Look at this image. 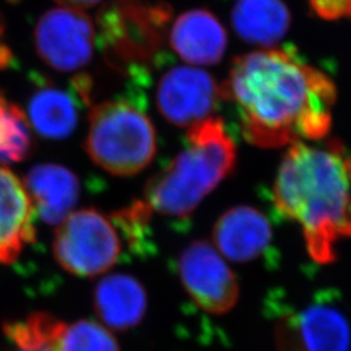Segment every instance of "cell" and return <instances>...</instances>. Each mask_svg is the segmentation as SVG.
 Returning <instances> with one entry per match:
<instances>
[{
	"label": "cell",
	"instance_id": "cell-1",
	"mask_svg": "<svg viewBox=\"0 0 351 351\" xmlns=\"http://www.w3.org/2000/svg\"><path fill=\"white\" fill-rule=\"evenodd\" d=\"M335 82L290 51H254L237 58L220 99L239 110L242 134L262 149L324 138L332 128Z\"/></svg>",
	"mask_w": 351,
	"mask_h": 351
},
{
	"label": "cell",
	"instance_id": "cell-2",
	"mask_svg": "<svg viewBox=\"0 0 351 351\" xmlns=\"http://www.w3.org/2000/svg\"><path fill=\"white\" fill-rule=\"evenodd\" d=\"M274 203L302 226L310 256L336 259L339 239L351 237V154L336 139L324 146L289 147L277 172Z\"/></svg>",
	"mask_w": 351,
	"mask_h": 351
},
{
	"label": "cell",
	"instance_id": "cell-3",
	"mask_svg": "<svg viewBox=\"0 0 351 351\" xmlns=\"http://www.w3.org/2000/svg\"><path fill=\"white\" fill-rule=\"evenodd\" d=\"M186 138V147L145 189L142 202L151 213L188 217L236 165V143L221 119L208 117L190 126Z\"/></svg>",
	"mask_w": 351,
	"mask_h": 351
},
{
	"label": "cell",
	"instance_id": "cell-4",
	"mask_svg": "<svg viewBox=\"0 0 351 351\" xmlns=\"http://www.w3.org/2000/svg\"><path fill=\"white\" fill-rule=\"evenodd\" d=\"M156 132L136 101H101L88 114L85 150L90 159L113 176L138 175L156 155Z\"/></svg>",
	"mask_w": 351,
	"mask_h": 351
},
{
	"label": "cell",
	"instance_id": "cell-5",
	"mask_svg": "<svg viewBox=\"0 0 351 351\" xmlns=\"http://www.w3.org/2000/svg\"><path fill=\"white\" fill-rule=\"evenodd\" d=\"M171 10L142 0H108L97 16V39L113 68L137 71L155 60Z\"/></svg>",
	"mask_w": 351,
	"mask_h": 351
},
{
	"label": "cell",
	"instance_id": "cell-6",
	"mask_svg": "<svg viewBox=\"0 0 351 351\" xmlns=\"http://www.w3.org/2000/svg\"><path fill=\"white\" fill-rule=\"evenodd\" d=\"M52 251L69 274L93 277L107 272L123 252L121 233L111 216L94 208L72 213L55 233Z\"/></svg>",
	"mask_w": 351,
	"mask_h": 351
},
{
	"label": "cell",
	"instance_id": "cell-7",
	"mask_svg": "<svg viewBox=\"0 0 351 351\" xmlns=\"http://www.w3.org/2000/svg\"><path fill=\"white\" fill-rule=\"evenodd\" d=\"M97 29L90 16L75 8H53L40 16L34 29L38 56L58 72L86 66L94 53Z\"/></svg>",
	"mask_w": 351,
	"mask_h": 351
},
{
	"label": "cell",
	"instance_id": "cell-8",
	"mask_svg": "<svg viewBox=\"0 0 351 351\" xmlns=\"http://www.w3.org/2000/svg\"><path fill=\"white\" fill-rule=\"evenodd\" d=\"M178 276L190 298L202 310L221 315L239 301L237 277L223 255L206 241H194L181 252Z\"/></svg>",
	"mask_w": 351,
	"mask_h": 351
},
{
	"label": "cell",
	"instance_id": "cell-9",
	"mask_svg": "<svg viewBox=\"0 0 351 351\" xmlns=\"http://www.w3.org/2000/svg\"><path fill=\"white\" fill-rule=\"evenodd\" d=\"M220 99L215 78L194 65L168 69L156 86V107L173 125L190 128L208 119Z\"/></svg>",
	"mask_w": 351,
	"mask_h": 351
},
{
	"label": "cell",
	"instance_id": "cell-10",
	"mask_svg": "<svg viewBox=\"0 0 351 351\" xmlns=\"http://www.w3.org/2000/svg\"><path fill=\"white\" fill-rule=\"evenodd\" d=\"M277 345L280 351H350V324L333 303L320 300L278 323Z\"/></svg>",
	"mask_w": 351,
	"mask_h": 351
},
{
	"label": "cell",
	"instance_id": "cell-11",
	"mask_svg": "<svg viewBox=\"0 0 351 351\" xmlns=\"http://www.w3.org/2000/svg\"><path fill=\"white\" fill-rule=\"evenodd\" d=\"M36 208L21 180L0 167V264L14 263L36 241Z\"/></svg>",
	"mask_w": 351,
	"mask_h": 351
},
{
	"label": "cell",
	"instance_id": "cell-12",
	"mask_svg": "<svg viewBox=\"0 0 351 351\" xmlns=\"http://www.w3.org/2000/svg\"><path fill=\"white\" fill-rule=\"evenodd\" d=\"M272 226L263 213L251 206L229 208L216 221L213 242L216 250L237 263L251 262L269 249Z\"/></svg>",
	"mask_w": 351,
	"mask_h": 351
},
{
	"label": "cell",
	"instance_id": "cell-13",
	"mask_svg": "<svg viewBox=\"0 0 351 351\" xmlns=\"http://www.w3.org/2000/svg\"><path fill=\"white\" fill-rule=\"evenodd\" d=\"M169 45L191 65L219 63L228 45L226 27L207 10H190L177 17L171 27Z\"/></svg>",
	"mask_w": 351,
	"mask_h": 351
},
{
	"label": "cell",
	"instance_id": "cell-14",
	"mask_svg": "<svg viewBox=\"0 0 351 351\" xmlns=\"http://www.w3.org/2000/svg\"><path fill=\"white\" fill-rule=\"evenodd\" d=\"M26 190L36 213L49 226H58L72 213L81 195L75 172L60 164H38L25 176Z\"/></svg>",
	"mask_w": 351,
	"mask_h": 351
},
{
	"label": "cell",
	"instance_id": "cell-15",
	"mask_svg": "<svg viewBox=\"0 0 351 351\" xmlns=\"http://www.w3.org/2000/svg\"><path fill=\"white\" fill-rule=\"evenodd\" d=\"M86 104L73 85L64 90L42 82L27 103L30 125L45 138H68L78 125L80 110Z\"/></svg>",
	"mask_w": 351,
	"mask_h": 351
},
{
	"label": "cell",
	"instance_id": "cell-16",
	"mask_svg": "<svg viewBox=\"0 0 351 351\" xmlns=\"http://www.w3.org/2000/svg\"><path fill=\"white\" fill-rule=\"evenodd\" d=\"M94 307L108 328L128 330L139 324L146 314V290L137 278L129 275L104 277L95 288Z\"/></svg>",
	"mask_w": 351,
	"mask_h": 351
},
{
	"label": "cell",
	"instance_id": "cell-17",
	"mask_svg": "<svg viewBox=\"0 0 351 351\" xmlns=\"http://www.w3.org/2000/svg\"><path fill=\"white\" fill-rule=\"evenodd\" d=\"M230 20L241 39L268 47L288 33L291 16L282 0H236Z\"/></svg>",
	"mask_w": 351,
	"mask_h": 351
},
{
	"label": "cell",
	"instance_id": "cell-18",
	"mask_svg": "<svg viewBox=\"0 0 351 351\" xmlns=\"http://www.w3.org/2000/svg\"><path fill=\"white\" fill-rule=\"evenodd\" d=\"M51 351H120L111 332L91 320L72 324L60 322Z\"/></svg>",
	"mask_w": 351,
	"mask_h": 351
},
{
	"label": "cell",
	"instance_id": "cell-19",
	"mask_svg": "<svg viewBox=\"0 0 351 351\" xmlns=\"http://www.w3.org/2000/svg\"><path fill=\"white\" fill-rule=\"evenodd\" d=\"M310 4L322 19L337 20L343 16L351 17V0H310Z\"/></svg>",
	"mask_w": 351,
	"mask_h": 351
},
{
	"label": "cell",
	"instance_id": "cell-20",
	"mask_svg": "<svg viewBox=\"0 0 351 351\" xmlns=\"http://www.w3.org/2000/svg\"><path fill=\"white\" fill-rule=\"evenodd\" d=\"M55 1L63 7L84 11L86 8H91V7L97 5L98 3H101V0H55Z\"/></svg>",
	"mask_w": 351,
	"mask_h": 351
},
{
	"label": "cell",
	"instance_id": "cell-21",
	"mask_svg": "<svg viewBox=\"0 0 351 351\" xmlns=\"http://www.w3.org/2000/svg\"><path fill=\"white\" fill-rule=\"evenodd\" d=\"M12 64V52L5 45L0 43V69H7Z\"/></svg>",
	"mask_w": 351,
	"mask_h": 351
},
{
	"label": "cell",
	"instance_id": "cell-22",
	"mask_svg": "<svg viewBox=\"0 0 351 351\" xmlns=\"http://www.w3.org/2000/svg\"><path fill=\"white\" fill-rule=\"evenodd\" d=\"M8 103L10 101H7L5 98H4V95L1 94V91H0V111L4 108V107H7L8 106Z\"/></svg>",
	"mask_w": 351,
	"mask_h": 351
},
{
	"label": "cell",
	"instance_id": "cell-23",
	"mask_svg": "<svg viewBox=\"0 0 351 351\" xmlns=\"http://www.w3.org/2000/svg\"><path fill=\"white\" fill-rule=\"evenodd\" d=\"M4 33V26H3V23H1V19H0V36Z\"/></svg>",
	"mask_w": 351,
	"mask_h": 351
},
{
	"label": "cell",
	"instance_id": "cell-24",
	"mask_svg": "<svg viewBox=\"0 0 351 351\" xmlns=\"http://www.w3.org/2000/svg\"><path fill=\"white\" fill-rule=\"evenodd\" d=\"M20 351H21V350H20ZM45 351H49V350H45Z\"/></svg>",
	"mask_w": 351,
	"mask_h": 351
}]
</instances>
